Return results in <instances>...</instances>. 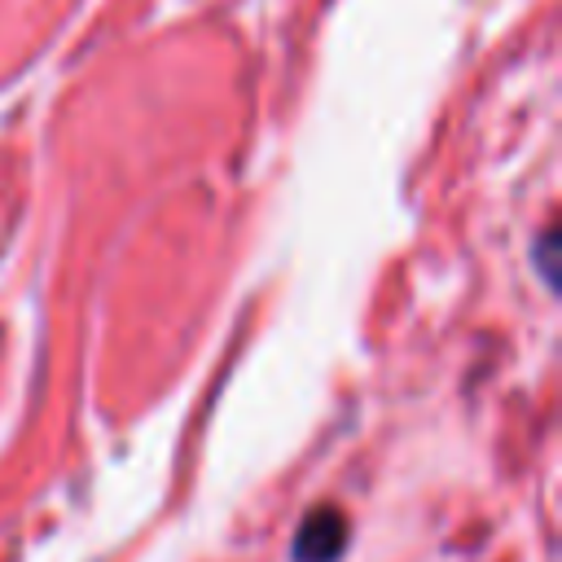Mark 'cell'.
Returning a JSON list of instances; mask_svg holds the SVG:
<instances>
[{
  "mask_svg": "<svg viewBox=\"0 0 562 562\" xmlns=\"http://www.w3.org/2000/svg\"><path fill=\"white\" fill-rule=\"evenodd\" d=\"M347 544V522L338 509H316L303 518L299 540H294V558L299 562H334Z\"/></svg>",
  "mask_w": 562,
  "mask_h": 562,
  "instance_id": "6da1fadb",
  "label": "cell"
}]
</instances>
